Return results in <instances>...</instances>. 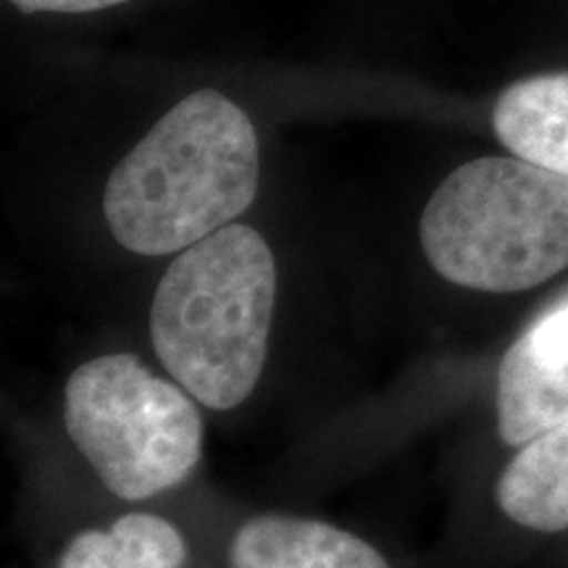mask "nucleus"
Returning a JSON list of instances; mask_svg holds the SVG:
<instances>
[{
    "instance_id": "nucleus-1",
    "label": "nucleus",
    "mask_w": 568,
    "mask_h": 568,
    "mask_svg": "<svg viewBox=\"0 0 568 568\" xmlns=\"http://www.w3.org/2000/svg\"><path fill=\"white\" fill-rule=\"evenodd\" d=\"M258 138L216 90L176 103L105 184L113 237L140 255L187 251L240 216L258 193Z\"/></svg>"
},
{
    "instance_id": "nucleus-2",
    "label": "nucleus",
    "mask_w": 568,
    "mask_h": 568,
    "mask_svg": "<svg viewBox=\"0 0 568 568\" xmlns=\"http://www.w3.org/2000/svg\"><path fill=\"white\" fill-rule=\"evenodd\" d=\"M276 264L247 224H226L172 261L151 308L153 351L213 410L247 400L266 364Z\"/></svg>"
},
{
    "instance_id": "nucleus-3",
    "label": "nucleus",
    "mask_w": 568,
    "mask_h": 568,
    "mask_svg": "<svg viewBox=\"0 0 568 568\" xmlns=\"http://www.w3.org/2000/svg\"><path fill=\"white\" fill-rule=\"evenodd\" d=\"M426 258L443 280L514 295L568 268V176L518 155L458 166L422 216Z\"/></svg>"
},
{
    "instance_id": "nucleus-4",
    "label": "nucleus",
    "mask_w": 568,
    "mask_h": 568,
    "mask_svg": "<svg viewBox=\"0 0 568 568\" xmlns=\"http://www.w3.org/2000/svg\"><path fill=\"white\" fill-rule=\"evenodd\" d=\"M67 432L98 479L122 500H148L190 477L203 418L138 355L88 361L67 382Z\"/></svg>"
},
{
    "instance_id": "nucleus-5",
    "label": "nucleus",
    "mask_w": 568,
    "mask_h": 568,
    "mask_svg": "<svg viewBox=\"0 0 568 568\" xmlns=\"http://www.w3.org/2000/svg\"><path fill=\"white\" fill-rule=\"evenodd\" d=\"M495 410L497 435L510 447L568 422V290L503 355Z\"/></svg>"
},
{
    "instance_id": "nucleus-6",
    "label": "nucleus",
    "mask_w": 568,
    "mask_h": 568,
    "mask_svg": "<svg viewBox=\"0 0 568 568\" xmlns=\"http://www.w3.org/2000/svg\"><path fill=\"white\" fill-rule=\"evenodd\" d=\"M232 568H389L361 537L314 518L258 516L240 527Z\"/></svg>"
},
{
    "instance_id": "nucleus-7",
    "label": "nucleus",
    "mask_w": 568,
    "mask_h": 568,
    "mask_svg": "<svg viewBox=\"0 0 568 568\" xmlns=\"http://www.w3.org/2000/svg\"><path fill=\"white\" fill-rule=\"evenodd\" d=\"M495 503L518 529L568 531V422L518 445L497 477Z\"/></svg>"
},
{
    "instance_id": "nucleus-8",
    "label": "nucleus",
    "mask_w": 568,
    "mask_h": 568,
    "mask_svg": "<svg viewBox=\"0 0 568 568\" xmlns=\"http://www.w3.org/2000/svg\"><path fill=\"white\" fill-rule=\"evenodd\" d=\"M493 126L518 159L568 176V71L510 84L497 98Z\"/></svg>"
},
{
    "instance_id": "nucleus-9",
    "label": "nucleus",
    "mask_w": 568,
    "mask_h": 568,
    "mask_svg": "<svg viewBox=\"0 0 568 568\" xmlns=\"http://www.w3.org/2000/svg\"><path fill=\"white\" fill-rule=\"evenodd\" d=\"M122 568H182L187 548L180 529L151 514H130L111 527Z\"/></svg>"
},
{
    "instance_id": "nucleus-10",
    "label": "nucleus",
    "mask_w": 568,
    "mask_h": 568,
    "mask_svg": "<svg viewBox=\"0 0 568 568\" xmlns=\"http://www.w3.org/2000/svg\"><path fill=\"white\" fill-rule=\"evenodd\" d=\"M59 568H122L111 531L88 529L77 535L61 552Z\"/></svg>"
},
{
    "instance_id": "nucleus-11",
    "label": "nucleus",
    "mask_w": 568,
    "mask_h": 568,
    "mask_svg": "<svg viewBox=\"0 0 568 568\" xmlns=\"http://www.w3.org/2000/svg\"><path fill=\"white\" fill-rule=\"evenodd\" d=\"M11 3L27 13H88L109 9V6H119L124 0H11Z\"/></svg>"
}]
</instances>
